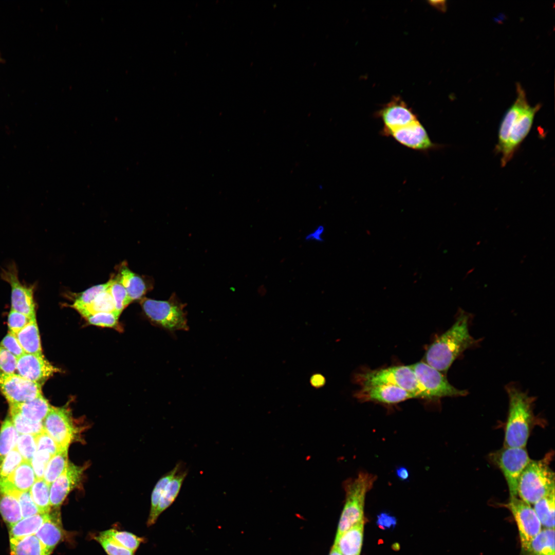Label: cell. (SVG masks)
I'll return each mask as SVG.
<instances>
[{
	"label": "cell",
	"instance_id": "cell-1",
	"mask_svg": "<svg viewBox=\"0 0 555 555\" xmlns=\"http://www.w3.org/2000/svg\"><path fill=\"white\" fill-rule=\"evenodd\" d=\"M516 98L504 115L499 126L495 149L501 155V165L505 166L513 158L529 133L536 113L542 105L531 106L525 90L516 84Z\"/></svg>",
	"mask_w": 555,
	"mask_h": 555
},
{
	"label": "cell",
	"instance_id": "cell-2",
	"mask_svg": "<svg viewBox=\"0 0 555 555\" xmlns=\"http://www.w3.org/2000/svg\"><path fill=\"white\" fill-rule=\"evenodd\" d=\"M470 316L460 310L452 326L429 346L424 362L442 373L448 371L454 361L477 341L470 334Z\"/></svg>",
	"mask_w": 555,
	"mask_h": 555
},
{
	"label": "cell",
	"instance_id": "cell-3",
	"mask_svg": "<svg viewBox=\"0 0 555 555\" xmlns=\"http://www.w3.org/2000/svg\"><path fill=\"white\" fill-rule=\"evenodd\" d=\"M506 391L509 406L504 447L525 448L533 421L534 398L514 385L507 386Z\"/></svg>",
	"mask_w": 555,
	"mask_h": 555
},
{
	"label": "cell",
	"instance_id": "cell-4",
	"mask_svg": "<svg viewBox=\"0 0 555 555\" xmlns=\"http://www.w3.org/2000/svg\"><path fill=\"white\" fill-rule=\"evenodd\" d=\"M375 479L374 475L361 472L355 478L345 482V502L335 541L350 527L363 521L366 494L372 488Z\"/></svg>",
	"mask_w": 555,
	"mask_h": 555
},
{
	"label": "cell",
	"instance_id": "cell-5",
	"mask_svg": "<svg viewBox=\"0 0 555 555\" xmlns=\"http://www.w3.org/2000/svg\"><path fill=\"white\" fill-rule=\"evenodd\" d=\"M549 456L539 460H531L520 477L517 496L530 505L554 490V473L549 466Z\"/></svg>",
	"mask_w": 555,
	"mask_h": 555
},
{
	"label": "cell",
	"instance_id": "cell-6",
	"mask_svg": "<svg viewBox=\"0 0 555 555\" xmlns=\"http://www.w3.org/2000/svg\"><path fill=\"white\" fill-rule=\"evenodd\" d=\"M140 304L146 317L161 328L170 332L189 330L184 310L186 304L181 302L175 293L164 301L142 298Z\"/></svg>",
	"mask_w": 555,
	"mask_h": 555
},
{
	"label": "cell",
	"instance_id": "cell-7",
	"mask_svg": "<svg viewBox=\"0 0 555 555\" xmlns=\"http://www.w3.org/2000/svg\"><path fill=\"white\" fill-rule=\"evenodd\" d=\"M354 381L360 386L395 385L414 394L418 398L428 399L410 365L364 370L356 374Z\"/></svg>",
	"mask_w": 555,
	"mask_h": 555
},
{
	"label": "cell",
	"instance_id": "cell-8",
	"mask_svg": "<svg viewBox=\"0 0 555 555\" xmlns=\"http://www.w3.org/2000/svg\"><path fill=\"white\" fill-rule=\"evenodd\" d=\"M410 366L428 399L464 396L468 393L466 390H459L453 386L441 372L424 361Z\"/></svg>",
	"mask_w": 555,
	"mask_h": 555
},
{
	"label": "cell",
	"instance_id": "cell-9",
	"mask_svg": "<svg viewBox=\"0 0 555 555\" xmlns=\"http://www.w3.org/2000/svg\"><path fill=\"white\" fill-rule=\"evenodd\" d=\"M511 512L520 536L521 555H527L531 541L542 529V525L531 505L516 497H510L505 505Z\"/></svg>",
	"mask_w": 555,
	"mask_h": 555
},
{
	"label": "cell",
	"instance_id": "cell-10",
	"mask_svg": "<svg viewBox=\"0 0 555 555\" xmlns=\"http://www.w3.org/2000/svg\"><path fill=\"white\" fill-rule=\"evenodd\" d=\"M507 484L510 497L517 496L520 477L531 459L525 448H504L493 455Z\"/></svg>",
	"mask_w": 555,
	"mask_h": 555
},
{
	"label": "cell",
	"instance_id": "cell-11",
	"mask_svg": "<svg viewBox=\"0 0 555 555\" xmlns=\"http://www.w3.org/2000/svg\"><path fill=\"white\" fill-rule=\"evenodd\" d=\"M0 276L10 286L11 309L27 316L30 319L36 318L34 300L35 286L20 282L16 264L14 262L8 264L2 269Z\"/></svg>",
	"mask_w": 555,
	"mask_h": 555
},
{
	"label": "cell",
	"instance_id": "cell-12",
	"mask_svg": "<svg viewBox=\"0 0 555 555\" xmlns=\"http://www.w3.org/2000/svg\"><path fill=\"white\" fill-rule=\"evenodd\" d=\"M43 427L61 450L68 449L78 433L70 412L66 408L51 406L43 420Z\"/></svg>",
	"mask_w": 555,
	"mask_h": 555
},
{
	"label": "cell",
	"instance_id": "cell-13",
	"mask_svg": "<svg viewBox=\"0 0 555 555\" xmlns=\"http://www.w3.org/2000/svg\"><path fill=\"white\" fill-rule=\"evenodd\" d=\"M42 385L17 374L0 372V391L9 404L31 401L42 394Z\"/></svg>",
	"mask_w": 555,
	"mask_h": 555
},
{
	"label": "cell",
	"instance_id": "cell-14",
	"mask_svg": "<svg viewBox=\"0 0 555 555\" xmlns=\"http://www.w3.org/2000/svg\"><path fill=\"white\" fill-rule=\"evenodd\" d=\"M17 374L42 385L54 374L59 371L45 358L43 354L25 353L17 358Z\"/></svg>",
	"mask_w": 555,
	"mask_h": 555
},
{
	"label": "cell",
	"instance_id": "cell-15",
	"mask_svg": "<svg viewBox=\"0 0 555 555\" xmlns=\"http://www.w3.org/2000/svg\"><path fill=\"white\" fill-rule=\"evenodd\" d=\"M355 396L360 401L385 404H394L408 399L418 398L414 394L393 385L361 386L355 394Z\"/></svg>",
	"mask_w": 555,
	"mask_h": 555
},
{
	"label": "cell",
	"instance_id": "cell-16",
	"mask_svg": "<svg viewBox=\"0 0 555 555\" xmlns=\"http://www.w3.org/2000/svg\"><path fill=\"white\" fill-rule=\"evenodd\" d=\"M402 145L413 150L425 151L436 146L433 143L425 128L418 120L404 127L383 132Z\"/></svg>",
	"mask_w": 555,
	"mask_h": 555
},
{
	"label": "cell",
	"instance_id": "cell-17",
	"mask_svg": "<svg viewBox=\"0 0 555 555\" xmlns=\"http://www.w3.org/2000/svg\"><path fill=\"white\" fill-rule=\"evenodd\" d=\"M85 467L71 462L64 472L50 485L51 507L59 508L69 492L81 482Z\"/></svg>",
	"mask_w": 555,
	"mask_h": 555
},
{
	"label": "cell",
	"instance_id": "cell-18",
	"mask_svg": "<svg viewBox=\"0 0 555 555\" xmlns=\"http://www.w3.org/2000/svg\"><path fill=\"white\" fill-rule=\"evenodd\" d=\"M384 127L383 132L406 126L418 120L416 115L399 97H395L379 112Z\"/></svg>",
	"mask_w": 555,
	"mask_h": 555
},
{
	"label": "cell",
	"instance_id": "cell-19",
	"mask_svg": "<svg viewBox=\"0 0 555 555\" xmlns=\"http://www.w3.org/2000/svg\"><path fill=\"white\" fill-rule=\"evenodd\" d=\"M58 508L49 512L48 519L34 534L43 545L47 554L50 555L56 546L65 535L60 511Z\"/></svg>",
	"mask_w": 555,
	"mask_h": 555
},
{
	"label": "cell",
	"instance_id": "cell-20",
	"mask_svg": "<svg viewBox=\"0 0 555 555\" xmlns=\"http://www.w3.org/2000/svg\"><path fill=\"white\" fill-rule=\"evenodd\" d=\"M36 480L30 462L24 460L8 476L0 478V491L4 493L13 490L29 491Z\"/></svg>",
	"mask_w": 555,
	"mask_h": 555
},
{
	"label": "cell",
	"instance_id": "cell-21",
	"mask_svg": "<svg viewBox=\"0 0 555 555\" xmlns=\"http://www.w3.org/2000/svg\"><path fill=\"white\" fill-rule=\"evenodd\" d=\"M188 474V470L183 468L182 464L174 476L166 485L160 498L157 509L152 519L151 526L157 521L159 516L168 509L177 498Z\"/></svg>",
	"mask_w": 555,
	"mask_h": 555
},
{
	"label": "cell",
	"instance_id": "cell-22",
	"mask_svg": "<svg viewBox=\"0 0 555 555\" xmlns=\"http://www.w3.org/2000/svg\"><path fill=\"white\" fill-rule=\"evenodd\" d=\"M364 521L354 525L334 542L342 555H360L363 541Z\"/></svg>",
	"mask_w": 555,
	"mask_h": 555
},
{
	"label": "cell",
	"instance_id": "cell-23",
	"mask_svg": "<svg viewBox=\"0 0 555 555\" xmlns=\"http://www.w3.org/2000/svg\"><path fill=\"white\" fill-rule=\"evenodd\" d=\"M117 276L125 288L131 303L143 298L151 288L143 278L134 273L126 266L121 267Z\"/></svg>",
	"mask_w": 555,
	"mask_h": 555
},
{
	"label": "cell",
	"instance_id": "cell-24",
	"mask_svg": "<svg viewBox=\"0 0 555 555\" xmlns=\"http://www.w3.org/2000/svg\"><path fill=\"white\" fill-rule=\"evenodd\" d=\"M16 336L25 353L42 354L36 318L31 319L29 322L16 335Z\"/></svg>",
	"mask_w": 555,
	"mask_h": 555
},
{
	"label": "cell",
	"instance_id": "cell-25",
	"mask_svg": "<svg viewBox=\"0 0 555 555\" xmlns=\"http://www.w3.org/2000/svg\"><path fill=\"white\" fill-rule=\"evenodd\" d=\"M49 516V513H39L22 519L10 527V540L34 535Z\"/></svg>",
	"mask_w": 555,
	"mask_h": 555
},
{
	"label": "cell",
	"instance_id": "cell-26",
	"mask_svg": "<svg viewBox=\"0 0 555 555\" xmlns=\"http://www.w3.org/2000/svg\"><path fill=\"white\" fill-rule=\"evenodd\" d=\"M9 404L16 408L26 418L34 422H43L51 406L42 395L24 403Z\"/></svg>",
	"mask_w": 555,
	"mask_h": 555
},
{
	"label": "cell",
	"instance_id": "cell-27",
	"mask_svg": "<svg viewBox=\"0 0 555 555\" xmlns=\"http://www.w3.org/2000/svg\"><path fill=\"white\" fill-rule=\"evenodd\" d=\"M11 555H48L35 535L10 540Z\"/></svg>",
	"mask_w": 555,
	"mask_h": 555
},
{
	"label": "cell",
	"instance_id": "cell-28",
	"mask_svg": "<svg viewBox=\"0 0 555 555\" xmlns=\"http://www.w3.org/2000/svg\"><path fill=\"white\" fill-rule=\"evenodd\" d=\"M527 555H555L554 529H542L531 541Z\"/></svg>",
	"mask_w": 555,
	"mask_h": 555
},
{
	"label": "cell",
	"instance_id": "cell-29",
	"mask_svg": "<svg viewBox=\"0 0 555 555\" xmlns=\"http://www.w3.org/2000/svg\"><path fill=\"white\" fill-rule=\"evenodd\" d=\"M554 498L553 490L533 504V508L544 528L554 529Z\"/></svg>",
	"mask_w": 555,
	"mask_h": 555
},
{
	"label": "cell",
	"instance_id": "cell-30",
	"mask_svg": "<svg viewBox=\"0 0 555 555\" xmlns=\"http://www.w3.org/2000/svg\"><path fill=\"white\" fill-rule=\"evenodd\" d=\"M0 513L9 527L23 519L20 505L17 499L1 491Z\"/></svg>",
	"mask_w": 555,
	"mask_h": 555
},
{
	"label": "cell",
	"instance_id": "cell-31",
	"mask_svg": "<svg viewBox=\"0 0 555 555\" xmlns=\"http://www.w3.org/2000/svg\"><path fill=\"white\" fill-rule=\"evenodd\" d=\"M9 410L11 421L18 433L36 435L44 431L43 422H34L27 419L12 405L9 404Z\"/></svg>",
	"mask_w": 555,
	"mask_h": 555
},
{
	"label": "cell",
	"instance_id": "cell-32",
	"mask_svg": "<svg viewBox=\"0 0 555 555\" xmlns=\"http://www.w3.org/2000/svg\"><path fill=\"white\" fill-rule=\"evenodd\" d=\"M18 433L11 420L6 418L3 421L0 430V464L5 457L15 448Z\"/></svg>",
	"mask_w": 555,
	"mask_h": 555
},
{
	"label": "cell",
	"instance_id": "cell-33",
	"mask_svg": "<svg viewBox=\"0 0 555 555\" xmlns=\"http://www.w3.org/2000/svg\"><path fill=\"white\" fill-rule=\"evenodd\" d=\"M68 449L60 450L50 459L46 466L43 478L49 485L65 470L68 464Z\"/></svg>",
	"mask_w": 555,
	"mask_h": 555
},
{
	"label": "cell",
	"instance_id": "cell-34",
	"mask_svg": "<svg viewBox=\"0 0 555 555\" xmlns=\"http://www.w3.org/2000/svg\"><path fill=\"white\" fill-rule=\"evenodd\" d=\"M78 311L84 318L97 312H112L116 314L115 303L108 287L101 292L88 306Z\"/></svg>",
	"mask_w": 555,
	"mask_h": 555
},
{
	"label": "cell",
	"instance_id": "cell-35",
	"mask_svg": "<svg viewBox=\"0 0 555 555\" xmlns=\"http://www.w3.org/2000/svg\"><path fill=\"white\" fill-rule=\"evenodd\" d=\"M50 485L44 478L38 479L29 491L34 503L41 513H48L50 511Z\"/></svg>",
	"mask_w": 555,
	"mask_h": 555
},
{
	"label": "cell",
	"instance_id": "cell-36",
	"mask_svg": "<svg viewBox=\"0 0 555 555\" xmlns=\"http://www.w3.org/2000/svg\"><path fill=\"white\" fill-rule=\"evenodd\" d=\"M181 465V462L177 464L172 469L162 476L155 485L151 494V508L147 521L148 527L151 526L152 519L162 492L168 483L174 477Z\"/></svg>",
	"mask_w": 555,
	"mask_h": 555
},
{
	"label": "cell",
	"instance_id": "cell-37",
	"mask_svg": "<svg viewBox=\"0 0 555 555\" xmlns=\"http://www.w3.org/2000/svg\"><path fill=\"white\" fill-rule=\"evenodd\" d=\"M108 282V290L115 303V313L119 317L123 310L131 302L125 288L117 275L110 279Z\"/></svg>",
	"mask_w": 555,
	"mask_h": 555
},
{
	"label": "cell",
	"instance_id": "cell-38",
	"mask_svg": "<svg viewBox=\"0 0 555 555\" xmlns=\"http://www.w3.org/2000/svg\"><path fill=\"white\" fill-rule=\"evenodd\" d=\"M102 532L123 547L133 552H135L144 541L143 538L139 537L131 532L118 531L114 529H110Z\"/></svg>",
	"mask_w": 555,
	"mask_h": 555
},
{
	"label": "cell",
	"instance_id": "cell-39",
	"mask_svg": "<svg viewBox=\"0 0 555 555\" xmlns=\"http://www.w3.org/2000/svg\"><path fill=\"white\" fill-rule=\"evenodd\" d=\"M6 494L12 495L18 501L23 518L41 513L40 510L34 503L29 491H19L13 490Z\"/></svg>",
	"mask_w": 555,
	"mask_h": 555
},
{
	"label": "cell",
	"instance_id": "cell-40",
	"mask_svg": "<svg viewBox=\"0 0 555 555\" xmlns=\"http://www.w3.org/2000/svg\"><path fill=\"white\" fill-rule=\"evenodd\" d=\"M109 286L108 281L105 283L94 286L79 294L71 306L79 311L88 306L95 298Z\"/></svg>",
	"mask_w": 555,
	"mask_h": 555
},
{
	"label": "cell",
	"instance_id": "cell-41",
	"mask_svg": "<svg viewBox=\"0 0 555 555\" xmlns=\"http://www.w3.org/2000/svg\"><path fill=\"white\" fill-rule=\"evenodd\" d=\"M15 449L25 461L30 462L37 451L35 435L21 434L18 435Z\"/></svg>",
	"mask_w": 555,
	"mask_h": 555
},
{
	"label": "cell",
	"instance_id": "cell-42",
	"mask_svg": "<svg viewBox=\"0 0 555 555\" xmlns=\"http://www.w3.org/2000/svg\"><path fill=\"white\" fill-rule=\"evenodd\" d=\"M95 539L100 544L108 555H134V552L123 547L102 532Z\"/></svg>",
	"mask_w": 555,
	"mask_h": 555
},
{
	"label": "cell",
	"instance_id": "cell-43",
	"mask_svg": "<svg viewBox=\"0 0 555 555\" xmlns=\"http://www.w3.org/2000/svg\"><path fill=\"white\" fill-rule=\"evenodd\" d=\"M23 461L22 456L15 448L11 450L0 464V478L8 476Z\"/></svg>",
	"mask_w": 555,
	"mask_h": 555
},
{
	"label": "cell",
	"instance_id": "cell-44",
	"mask_svg": "<svg viewBox=\"0 0 555 555\" xmlns=\"http://www.w3.org/2000/svg\"><path fill=\"white\" fill-rule=\"evenodd\" d=\"M90 324L108 327H114L118 324L119 317L112 312H97L84 317Z\"/></svg>",
	"mask_w": 555,
	"mask_h": 555
},
{
	"label": "cell",
	"instance_id": "cell-45",
	"mask_svg": "<svg viewBox=\"0 0 555 555\" xmlns=\"http://www.w3.org/2000/svg\"><path fill=\"white\" fill-rule=\"evenodd\" d=\"M52 456L47 451H36L30 461L36 479L43 478L46 466Z\"/></svg>",
	"mask_w": 555,
	"mask_h": 555
},
{
	"label": "cell",
	"instance_id": "cell-46",
	"mask_svg": "<svg viewBox=\"0 0 555 555\" xmlns=\"http://www.w3.org/2000/svg\"><path fill=\"white\" fill-rule=\"evenodd\" d=\"M31 319L27 316L11 309L8 317L9 331L16 335Z\"/></svg>",
	"mask_w": 555,
	"mask_h": 555
},
{
	"label": "cell",
	"instance_id": "cell-47",
	"mask_svg": "<svg viewBox=\"0 0 555 555\" xmlns=\"http://www.w3.org/2000/svg\"><path fill=\"white\" fill-rule=\"evenodd\" d=\"M17 358L0 345V372L13 374L16 370Z\"/></svg>",
	"mask_w": 555,
	"mask_h": 555
},
{
	"label": "cell",
	"instance_id": "cell-48",
	"mask_svg": "<svg viewBox=\"0 0 555 555\" xmlns=\"http://www.w3.org/2000/svg\"><path fill=\"white\" fill-rule=\"evenodd\" d=\"M35 439L37 451L44 450L53 456L61 450L54 440L45 431L36 435Z\"/></svg>",
	"mask_w": 555,
	"mask_h": 555
},
{
	"label": "cell",
	"instance_id": "cell-49",
	"mask_svg": "<svg viewBox=\"0 0 555 555\" xmlns=\"http://www.w3.org/2000/svg\"><path fill=\"white\" fill-rule=\"evenodd\" d=\"M0 345L17 358L25 354L24 351L17 339L16 335L9 331H8V334L2 339Z\"/></svg>",
	"mask_w": 555,
	"mask_h": 555
},
{
	"label": "cell",
	"instance_id": "cell-50",
	"mask_svg": "<svg viewBox=\"0 0 555 555\" xmlns=\"http://www.w3.org/2000/svg\"><path fill=\"white\" fill-rule=\"evenodd\" d=\"M396 522V518L387 513L382 512L377 516V524L383 530L394 528Z\"/></svg>",
	"mask_w": 555,
	"mask_h": 555
},
{
	"label": "cell",
	"instance_id": "cell-51",
	"mask_svg": "<svg viewBox=\"0 0 555 555\" xmlns=\"http://www.w3.org/2000/svg\"><path fill=\"white\" fill-rule=\"evenodd\" d=\"M324 231V228L323 226H319L313 232L308 234L305 237L306 240H316L319 242L323 241V239L322 237V235Z\"/></svg>",
	"mask_w": 555,
	"mask_h": 555
},
{
	"label": "cell",
	"instance_id": "cell-52",
	"mask_svg": "<svg viewBox=\"0 0 555 555\" xmlns=\"http://www.w3.org/2000/svg\"><path fill=\"white\" fill-rule=\"evenodd\" d=\"M325 383V378L321 374H314L310 378V383L314 387H322L324 385Z\"/></svg>",
	"mask_w": 555,
	"mask_h": 555
},
{
	"label": "cell",
	"instance_id": "cell-53",
	"mask_svg": "<svg viewBox=\"0 0 555 555\" xmlns=\"http://www.w3.org/2000/svg\"><path fill=\"white\" fill-rule=\"evenodd\" d=\"M396 474L397 476L403 480L407 479L409 476L408 469L403 467H399L396 470Z\"/></svg>",
	"mask_w": 555,
	"mask_h": 555
},
{
	"label": "cell",
	"instance_id": "cell-54",
	"mask_svg": "<svg viewBox=\"0 0 555 555\" xmlns=\"http://www.w3.org/2000/svg\"><path fill=\"white\" fill-rule=\"evenodd\" d=\"M430 4L435 6L437 8H439L440 10L443 11L446 9L445 1H430Z\"/></svg>",
	"mask_w": 555,
	"mask_h": 555
},
{
	"label": "cell",
	"instance_id": "cell-55",
	"mask_svg": "<svg viewBox=\"0 0 555 555\" xmlns=\"http://www.w3.org/2000/svg\"><path fill=\"white\" fill-rule=\"evenodd\" d=\"M329 555H342V554L339 552L338 550L336 547L333 546V547L332 548V549L330 550V552Z\"/></svg>",
	"mask_w": 555,
	"mask_h": 555
}]
</instances>
